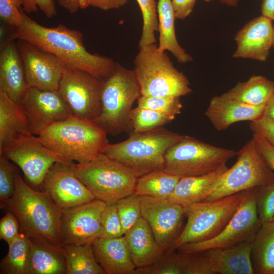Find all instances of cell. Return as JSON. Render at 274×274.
<instances>
[{
    "instance_id": "obj_8",
    "label": "cell",
    "mask_w": 274,
    "mask_h": 274,
    "mask_svg": "<svg viewBox=\"0 0 274 274\" xmlns=\"http://www.w3.org/2000/svg\"><path fill=\"white\" fill-rule=\"evenodd\" d=\"M72 167L80 180L96 199L106 204L134 193L138 177L129 168L104 153Z\"/></svg>"
},
{
    "instance_id": "obj_29",
    "label": "cell",
    "mask_w": 274,
    "mask_h": 274,
    "mask_svg": "<svg viewBox=\"0 0 274 274\" xmlns=\"http://www.w3.org/2000/svg\"><path fill=\"white\" fill-rule=\"evenodd\" d=\"M254 273L274 274V221L262 223L252 244Z\"/></svg>"
},
{
    "instance_id": "obj_31",
    "label": "cell",
    "mask_w": 274,
    "mask_h": 274,
    "mask_svg": "<svg viewBox=\"0 0 274 274\" xmlns=\"http://www.w3.org/2000/svg\"><path fill=\"white\" fill-rule=\"evenodd\" d=\"M180 178L164 169L155 170L138 178L134 193L168 199Z\"/></svg>"
},
{
    "instance_id": "obj_42",
    "label": "cell",
    "mask_w": 274,
    "mask_h": 274,
    "mask_svg": "<svg viewBox=\"0 0 274 274\" xmlns=\"http://www.w3.org/2000/svg\"><path fill=\"white\" fill-rule=\"evenodd\" d=\"M20 233V226L15 216L10 212H7L0 220V238L8 245Z\"/></svg>"
},
{
    "instance_id": "obj_17",
    "label": "cell",
    "mask_w": 274,
    "mask_h": 274,
    "mask_svg": "<svg viewBox=\"0 0 274 274\" xmlns=\"http://www.w3.org/2000/svg\"><path fill=\"white\" fill-rule=\"evenodd\" d=\"M106 204L94 199L82 204L61 209L62 245L93 244L99 238L101 214Z\"/></svg>"
},
{
    "instance_id": "obj_10",
    "label": "cell",
    "mask_w": 274,
    "mask_h": 274,
    "mask_svg": "<svg viewBox=\"0 0 274 274\" xmlns=\"http://www.w3.org/2000/svg\"><path fill=\"white\" fill-rule=\"evenodd\" d=\"M237 160L217 180L203 201L214 200L274 182V173L252 138L237 152Z\"/></svg>"
},
{
    "instance_id": "obj_13",
    "label": "cell",
    "mask_w": 274,
    "mask_h": 274,
    "mask_svg": "<svg viewBox=\"0 0 274 274\" xmlns=\"http://www.w3.org/2000/svg\"><path fill=\"white\" fill-rule=\"evenodd\" d=\"M103 79L67 65L58 89L73 115L93 121L101 112Z\"/></svg>"
},
{
    "instance_id": "obj_24",
    "label": "cell",
    "mask_w": 274,
    "mask_h": 274,
    "mask_svg": "<svg viewBox=\"0 0 274 274\" xmlns=\"http://www.w3.org/2000/svg\"><path fill=\"white\" fill-rule=\"evenodd\" d=\"M93 250L105 274H133L136 267L124 235L98 238L93 244Z\"/></svg>"
},
{
    "instance_id": "obj_6",
    "label": "cell",
    "mask_w": 274,
    "mask_h": 274,
    "mask_svg": "<svg viewBox=\"0 0 274 274\" xmlns=\"http://www.w3.org/2000/svg\"><path fill=\"white\" fill-rule=\"evenodd\" d=\"M258 188L185 207L187 220L176 241L175 249L216 236L225 228L242 202L255 193Z\"/></svg>"
},
{
    "instance_id": "obj_52",
    "label": "cell",
    "mask_w": 274,
    "mask_h": 274,
    "mask_svg": "<svg viewBox=\"0 0 274 274\" xmlns=\"http://www.w3.org/2000/svg\"><path fill=\"white\" fill-rule=\"evenodd\" d=\"M204 1L205 2H209L211 1H212V0H204Z\"/></svg>"
},
{
    "instance_id": "obj_11",
    "label": "cell",
    "mask_w": 274,
    "mask_h": 274,
    "mask_svg": "<svg viewBox=\"0 0 274 274\" xmlns=\"http://www.w3.org/2000/svg\"><path fill=\"white\" fill-rule=\"evenodd\" d=\"M252 242L225 248L195 252H181L179 257L184 274H254L251 252Z\"/></svg>"
},
{
    "instance_id": "obj_53",
    "label": "cell",
    "mask_w": 274,
    "mask_h": 274,
    "mask_svg": "<svg viewBox=\"0 0 274 274\" xmlns=\"http://www.w3.org/2000/svg\"><path fill=\"white\" fill-rule=\"evenodd\" d=\"M273 47L274 48V36H273Z\"/></svg>"
},
{
    "instance_id": "obj_43",
    "label": "cell",
    "mask_w": 274,
    "mask_h": 274,
    "mask_svg": "<svg viewBox=\"0 0 274 274\" xmlns=\"http://www.w3.org/2000/svg\"><path fill=\"white\" fill-rule=\"evenodd\" d=\"M250 126L253 133L262 136L274 147V122L263 115L251 121Z\"/></svg>"
},
{
    "instance_id": "obj_45",
    "label": "cell",
    "mask_w": 274,
    "mask_h": 274,
    "mask_svg": "<svg viewBox=\"0 0 274 274\" xmlns=\"http://www.w3.org/2000/svg\"><path fill=\"white\" fill-rule=\"evenodd\" d=\"M127 2V0H80V9H84L91 6L107 11L120 8Z\"/></svg>"
},
{
    "instance_id": "obj_15",
    "label": "cell",
    "mask_w": 274,
    "mask_h": 274,
    "mask_svg": "<svg viewBox=\"0 0 274 274\" xmlns=\"http://www.w3.org/2000/svg\"><path fill=\"white\" fill-rule=\"evenodd\" d=\"M141 214L164 251H173L183 229L184 207L169 199L142 196Z\"/></svg>"
},
{
    "instance_id": "obj_28",
    "label": "cell",
    "mask_w": 274,
    "mask_h": 274,
    "mask_svg": "<svg viewBox=\"0 0 274 274\" xmlns=\"http://www.w3.org/2000/svg\"><path fill=\"white\" fill-rule=\"evenodd\" d=\"M274 93V82L262 76H252L238 82L222 94L240 102L255 107L265 106Z\"/></svg>"
},
{
    "instance_id": "obj_5",
    "label": "cell",
    "mask_w": 274,
    "mask_h": 274,
    "mask_svg": "<svg viewBox=\"0 0 274 274\" xmlns=\"http://www.w3.org/2000/svg\"><path fill=\"white\" fill-rule=\"evenodd\" d=\"M141 95L134 70L116 63L112 74L103 79L101 112L93 121L112 136L132 132L130 113L134 102Z\"/></svg>"
},
{
    "instance_id": "obj_30",
    "label": "cell",
    "mask_w": 274,
    "mask_h": 274,
    "mask_svg": "<svg viewBox=\"0 0 274 274\" xmlns=\"http://www.w3.org/2000/svg\"><path fill=\"white\" fill-rule=\"evenodd\" d=\"M28 132L27 121L20 105L0 92V149L17 135Z\"/></svg>"
},
{
    "instance_id": "obj_47",
    "label": "cell",
    "mask_w": 274,
    "mask_h": 274,
    "mask_svg": "<svg viewBox=\"0 0 274 274\" xmlns=\"http://www.w3.org/2000/svg\"><path fill=\"white\" fill-rule=\"evenodd\" d=\"M32 6L37 10H41L48 18H52L57 14L54 0H30Z\"/></svg>"
},
{
    "instance_id": "obj_20",
    "label": "cell",
    "mask_w": 274,
    "mask_h": 274,
    "mask_svg": "<svg viewBox=\"0 0 274 274\" xmlns=\"http://www.w3.org/2000/svg\"><path fill=\"white\" fill-rule=\"evenodd\" d=\"M272 21L261 15L246 23L234 37L237 47L233 57L265 61L273 47L274 26Z\"/></svg>"
},
{
    "instance_id": "obj_33",
    "label": "cell",
    "mask_w": 274,
    "mask_h": 274,
    "mask_svg": "<svg viewBox=\"0 0 274 274\" xmlns=\"http://www.w3.org/2000/svg\"><path fill=\"white\" fill-rule=\"evenodd\" d=\"M9 250L0 263L1 274H28L30 239L23 232L8 245Z\"/></svg>"
},
{
    "instance_id": "obj_22",
    "label": "cell",
    "mask_w": 274,
    "mask_h": 274,
    "mask_svg": "<svg viewBox=\"0 0 274 274\" xmlns=\"http://www.w3.org/2000/svg\"><path fill=\"white\" fill-rule=\"evenodd\" d=\"M265 107L250 106L221 94L210 100L205 115L215 129L222 131L234 123L257 119L263 115Z\"/></svg>"
},
{
    "instance_id": "obj_23",
    "label": "cell",
    "mask_w": 274,
    "mask_h": 274,
    "mask_svg": "<svg viewBox=\"0 0 274 274\" xmlns=\"http://www.w3.org/2000/svg\"><path fill=\"white\" fill-rule=\"evenodd\" d=\"M136 268L159 261L164 250L157 242L147 221L142 217L124 235Z\"/></svg>"
},
{
    "instance_id": "obj_34",
    "label": "cell",
    "mask_w": 274,
    "mask_h": 274,
    "mask_svg": "<svg viewBox=\"0 0 274 274\" xmlns=\"http://www.w3.org/2000/svg\"><path fill=\"white\" fill-rule=\"evenodd\" d=\"M133 132H143L163 127L175 117L138 106L130 113Z\"/></svg>"
},
{
    "instance_id": "obj_21",
    "label": "cell",
    "mask_w": 274,
    "mask_h": 274,
    "mask_svg": "<svg viewBox=\"0 0 274 274\" xmlns=\"http://www.w3.org/2000/svg\"><path fill=\"white\" fill-rule=\"evenodd\" d=\"M28 88L17 44L8 39L1 47L0 92L19 104Z\"/></svg>"
},
{
    "instance_id": "obj_41",
    "label": "cell",
    "mask_w": 274,
    "mask_h": 274,
    "mask_svg": "<svg viewBox=\"0 0 274 274\" xmlns=\"http://www.w3.org/2000/svg\"><path fill=\"white\" fill-rule=\"evenodd\" d=\"M22 0H0L1 19L10 26H19L22 20Z\"/></svg>"
},
{
    "instance_id": "obj_18",
    "label": "cell",
    "mask_w": 274,
    "mask_h": 274,
    "mask_svg": "<svg viewBox=\"0 0 274 274\" xmlns=\"http://www.w3.org/2000/svg\"><path fill=\"white\" fill-rule=\"evenodd\" d=\"M17 43L28 87L58 90L68 65L55 55L26 41L18 40Z\"/></svg>"
},
{
    "instance_id": "obj_19",
    "label": "cell",
    "mask_w": 274,
    "mask_h": 274,
    "mask_svg": "<svg viewBox=\"0 0 274 274\" xmlns=\"http://www.w3.org/2000/svg\"><path fill=\"white\" fill-rule=\"evenodd\" d=\"M72 164L55 163L47 173L41 187L61 209L82 204L95 199L76 175Z\"/></svg>"
},
{
    "instance_id": "obj_44",
    "label": "cell",
    "mask_w": 274,
    "mask_h": 274,
    "mask_svg": "<svg viewBox=\"0 0 274 274\" xmlns=\"http://www.w3.org/2000/svg\"><path fill=\"white\" fill-rule=\"evenodd\" d=\"M252 139L258 150L274 173V147L258 134L253 133Z\"/></svg>"
},
{
    "instance_id": "obj_49",
    "label": "cell",
    "mask_w": 274,
    "mask_h": 274,
    "mask_svg": "<svg viewBox=\"0 0 274 274\" xmlns=\"http://www.w3.org/2000/svg\"><path fill=\"white\" fill-rule=\"evenodd\" d=\"M261 11L262 15L274 20V0H262Z\"/></svg>"
},
{
    "instance_id": "obj_27",
    "label": "cell",
    "mask_w": 274,
    "mask_h": 274,
    "mask_svg": "<svg viewBox=\"0 0 274 274\" xmlns=\"http://www.w3.org/2000/svg\"><path fill=\"white\" fill-rule=\"evenodd\" d=\"M158 19V49L169 51L180 63L192 61V57L179 45L175 33V11L171 0H158L157 3Z\"/></svg>"
},
{
    "instance_id": "obj_4",
    "label": "cell",
    "mask_w": 274,
    "mask_h": 274,
    "mask_svg": "<svg viewBox=\"0 0 274 274\" xmlns=\"http://www.w3.org/2000/svg\"><path fill=\"white\" fill-rule=\"evenodd\" d=\"M129 134L123 142L110 144L104 153L129 168L138 178L163 169L166 151L184 136L164 127Z\"/></svg>"
},
{
    "instance_id": "obj_25",
    "label": "cell",
    "mask_w": 274,
    "mask_h": 274,
    "mask_svg": "<svg viewBox=\"0 0 274 274\" xmlns=\"http://www.w3.org/2000/svg\"><path fill=\"white\" fill-rule=\"evenodd\" d=\"M29 239L28 274H66L62 246H56L42 239Z\"/></svg>"
},
{
    "instance_id": "obj_14",
    "label": "cell",
    "mask_w": 274,
    "mask_h": 274,
    "mask_svg": "<svg viewBox=\"0 0 274 274\" xmlns=\"http://www.w3.org/2000/svg\"><path fill=\"white\" fill-rule=\"evenodd\" d=\"M258 189L242 202L225 228L216 236L203 242L184 244L177 249L183 252L192 253L211 248H229L243 242H253L262 224L256 205Z\"/></svg>"
},
{
    "instance_id": "obj_48",
    "label": "cell",
    "mask_w": 274,
    "mask_h": 274,
    "mask_svg": "<svg viewBox=\"0 0 274 274\" xmlns=\"http://www.w3.org/2000/svg\"><path fill=\"white\" fill-rule=\"evenodd\" d=\"M59 5L70 14L77 12L80 9V0H57Z\"/></svg>"
},
{
    "instance_id": "obj_2",
    "label": "cell",
    "mask_w": 274,
    "mask_h": 274,
    "mask_svg": "<svg viewBox=\"0 0 274 274\" xmlns=\"http://www.w3.org/2000/svg\"><path fill=\"white\" fill-rule=\"evenodd\" d=\"M16 218L21 232L29 238L42 239L62 246L61 209L44 190L28 186L17 171L14 194L3 208Z\"/></svg>"
},
{
    "instance_id": "obj_39",
    "label": "cell",
    "mask_w": 274,
    "mask_h": 274,
    "mask_svg": "<svg viewBox=\"0 0 274 274\" xmlns=\"http://www.w3.org/2000/svg\"><path fill=\"white\" fill-rule=\"evenodd\" d=\"M123 235L116 203L107 204L101 214L99 238H112Z\"/></svg>"
},
{
    "instance_id": "obj_35",
    "label": "cell",
    "mask_w": 274,
    "mask_h": 274,
    "mask_svg": "<svg viewBox=\"0 0 274 274\" xmlns=\"http://www.w3.org/2000/svg\"><path fill=\"white\" fill-rule=\"evenodd\" d=\"M142 14L143 25L139 42V48L155 44V32H158L157 3L155 0H136Z\"/></svg>"
},
{
    "instance_id": "obj_9",
    "label": "cell",
    "mask_w": 274,
    "mask_h": 274,
    "mask_svg": "<svg viewBox=\"0 0 274 274\" xmlns=\"http://www.w3.org/2000/svg\"><path fill=\"white\" fill-rule=\"evenodd\" d=\"M237 153L234 150L184 135L166 151L163 169L181 178L205 175L226 165Z\"/></svg>"
},
{
    "instance_id": "obj_50",
    "label": "cell",
    "mask_w": 274,
    "mask_h": 274,
    "mask_svg": "<svg viewBox=\"0 0 274 274\" xmlns=\"http://www.w3.org/2000/svg\"><path fill=\"white\" fill-rule=\"evenodd\" d=\"M263 115L274 122V93L265 105Z\"/></svg>"
},
{
    "instance_id": "obj_46",
    "label": "cell",
    "mask_w": 274,
    "mask_h": 274,
    "mask_svg": "<svg viewBox=\"0 0 274 274\" xmlns=\"http://www.w3.org/2000/svg\"><path fill=\"white\" fill-rule=\"evenodd\" d=\"M176 19H184L192 12L196 0H171Z\"/></svg>"
},
{
    "instance_id": "obj_54",
    "label": "cell",
    "mask_w": 274,
    "mask_h": 274,
    "mask_svg": "<svg viewBox=\"0 0 274 274\" xmlns=\"http://www.w3.org/2000/svg\"><path fill=\"white\" fill-rule=\"evenodd\" d=\"M272 221H274V217H273V220H272Z\"/></svg>"
},
{
    "instance_id": "obj_38",
    "label": "cell",
    "mask_w": 274,
    "mask_h": 274,
    "mask_svg": "<svg viewBox=\"0 0 274 274\" xmlns=\"http://www.w3.org/2000/svg\"><path fill=\"white\" fill-rule=\"evenodd\" d=\"M17 168L6 157L0 155V201L3 208L13 196L15 189Z\"/></svg>"
},
{
    "instance_id": "obj_7",
    "label": "cell",
    "mask_w": 274,
    "mask_h": 274,
    "mask_svg": "<svg viewBox=\"0 0 274 274\" xmlns=\"http://www.w3.org/2000/svg\"><path fill=\"white\" fill-rule=\"evenodd\" d=\"M139 49L134 70L142 95L180 97L192 92L186 76L174 66L166 52L159 50L156 43Z\"/></svg>"
},
{
    "instance_id": "obj_3",
    "label": "cell",
    "mask_w": 274,
    "mask_h": 274,
    "mask_svg": "<svg viewBox=\"0 0 274 274\" xmlns=\"http://www.w3.org/2000/svg\"><path fill=\"white\" fill-rule=\"evenodd\" d=\"M107 134L94 121L72 115L48 126L38 136L48 149L84 163L104 153L110 144Z\"/></svg>"
},
{
    "instance_id": "obj_32",
    "label": "cell",
    "mask_w": 274,
    "mask_h": 274,
    "mask_svg": "<svg viewBox=\"0 0 274 274\" xmlns=\"http://www.w3.org/2000/svg\"><path fill=\"white\" fill-rule=\"evenodd\" d=\"M66 259V274H105L96 261L93 244H64Z\"/></svg>"
},
{
    "instance_id": "obj_12",
    "label": "cell",
    "mask_w": 274,
    "mask_h": 274,
    "mask_svg": "<svg viewBox=\"0 0 274 274\" xmlns=\"http://www.w3.org/2000/svg\"><path fill=\"white\" fill-rule=\"evenodd\" d=\"M0 155L17 165L27 181L36 187H42L47 173L55 163H74L47 148L38 136L29 132L19 134L7 143L0 149Z\"/></svg>"
},
{
    "instance_id": "obj_16",
    "label": "cell",
    "mask_w": 274,
    "mask_h": 274,
    "mask_svg": "<svg viewBox=\"0 0 274 274\" xmlns=\"http://www.w3.org/2000/svg\"><path fill=\"white\" fill-rule=\"evenodd\" d=\"M19 105L25 116L29 131L37 136L48 126L73 115L58 90L28 88Z\"/></svg>"
},
{
    "instance_id": "obj_51",
    "label": "cell",
    "mask_w": 274,
    "mask_h": 274,
    "mask_svg": "<svg viewBox=\"0 0 274 274\" xmlns=\"http://www.w3.org/2000/svg\"><path fill=\"white\" fill-rule=\"evenodd\" d=\"M221 3L228 6H236L238 0H220Z\"/></svg>"
},
{
    "instance_id": "obj_1",
    "label": "cell",
    "mask_w": 274,
    "mask_h": 274,
    "mask_svg": "<svg viewBox=\"0 0 274 274\" xmlns=\"http://www.w3.org/2000/svg\"><path fill=\"white\" fill-rule=\"evenodd\" d=\"M21 13V23L15 28L8 39L26 41L55 55L68 66L101 79L108 77L114 72L117 62L111 58L89 52L80 31L61 24L55 27H46L31 19L23 9Z\"/></svg>"
},
{
    "instance_id": "obj_37",
    "label": "cell",
    "mask_w": 274,
    "mask_h": 274,
    "mask_svg": "<svg viewBox=\"0 0 274 274\" xmlns=\"http://www.w3.org/2000/svg\"><path fill=\"white\" fill-rule=\"evenodd\" d=\"M138 106L170 115L176 117L183 107L179 97L141 95Z\"/></svg>"
},
{
    "instance_id": "obj_36",
    "label": "cell",
    "mask_w": 274,
    "mask_h": 274,
    "mask_svg": "<svg viewBox=\"0 0 274 274\" xmlns=\"http://www.w3.org/2000/svg\"><path fill=\"white\" fill-rule=\"evenodd\" d=\"M141 199V195L133 193L116 203L124 235L142 217Z\"/></svg>"
},
{
    "instance_id": "obj_26",
    "label": "cell",
    "mask_w": 274,
    "mask_h": 274,
    "mask_svg": "<svg viewBox=\"0 0 274 274\" xmlns=\"http://www.w3.org/2000/svg\"><path fill=\"white\" fill-rule=\"evenodd\" d=\"M228 168L225 165L207 175L181 177L168 199L184 207L203 201L213 185Z\"/></svg>"
},
{
    "instance_id": "obj_40",
    "label": "cell",
    "mask_w": 274,
    "mask_h": 274,
    "mask_svg": "<svg viewBox=\"0 0 274 274\" xmlns=\"http://www.w3.org/2000/svg\"><path fill=\"white\" fill-rule=\"evenodd\" d=\"M256 205L261 223L272 221L274 217V182L259 188Z\"/></svg>"
}]
</instances>
